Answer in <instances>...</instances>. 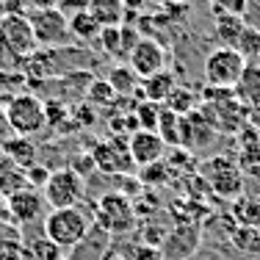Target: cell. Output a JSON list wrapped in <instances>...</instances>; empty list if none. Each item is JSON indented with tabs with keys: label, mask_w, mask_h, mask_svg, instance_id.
<instances>
[{
	"label": "cell",
	"mask_w": 260,
	"mask_h": 260,
	"mask_svg": "<svg viewBox=\"0 0 260 260\" xmlns=\"http://www.w3.org/2000/svg\"><path fill=\"white\" fill-rule=\"evenodd\" d=\"M94 219L86 213L83 208H61L50 210L45 219V238L53 246H58L61 252H70L72 246H78L86 238V233L91 230Z\"/></svg>",
	"instance_id": "1"
},
{
	"label": "cell",
	"mask_w": 260,
	"mask_h": 260,
	"mask_svg": "<svg viewBox=\"0 0 260 260\" xmlns=\"http://www.w3.org/2000/svg\"><path fill=\"white\" fill-rule=\"evenodd\" d=\"M6 122L11 127V136H22V139H30V136L42 133L45 125V100L30 91H20L14 94L6 105Z\"/></svg>",
	"instance_id": "2"
},
{
	"label": "cell",
	"mask_w": 260,
	"mask_h": 260,
	"mask_svg": "<svg viewBox=\"0 0 260 260\" xmlns=\"http://www.w3.org/2000/svg\"><path fill=\"white\" fill-rule=\"evenodd\" d=\"M91 219L108 235H125L136 227V208L130 197L111 191V194H103L100 202L91 208Z\"/></svg>",
	"instance_id": "3"
},
{
	"label": "cell",
	"mask_w": 260,
	"mask_h": 260,
	"mask_svg": "<svg viewBox=\"0 0 260 260\" xmlns=\"http://www.w3.org/2000/svg\"><path fill=\"white\" fill-rule=\"evenodd\" d=\"M202 180H208V188L221 200H238L244 197V172L238 169V160L227 155H213L200 166Z\"/></svg>",
	"instance_id": "4"
},
{
	"label": "cell",
	"mask_w": 260,
	"mask_h": 260,
	"mask_svg": "<svg viewBox=\"0 0 260 260\" xmlns=\"http://www.w3.org/2000/svg\"><path fill=\"white\" fill-rule=\"evenodd\" d=\"M42 197H45V202L53 210L80 208V202H83V197H86V180L80 175H75L70 166L55 169V172H50V177H47L45 194Z\"/></svg>",
	"instance_id": "5"
},
{
	"label": "cell",
	"mask_w": 260,
	"mask_h": 260,
	"mask_svg": "<svg viewBox=\"0 0 260 260\" xmlns=\"http://www.w3.org/2000/svg\"><path fill=\"white\" fill-rule=\"evenodd\" d=\"M30 28H34V39L39 50H58V47H70V22L58 9L50 11H30L28 17Z\"/></svg>",
	"instance_id": "6"
},
{
	"label": "cell",
	"mask_w": 260,
	"mask_h": 260,
	"mask_svg": "<svg viewBox=\"0 0 260 260\" xmlns=\"http://www.w3.org/2000/svg\"><path fill=\"white\" fill-rule=\"evenodd\" d=\"M197 111H200V116L216 130V133L238 136L241 130L249 125V108L241 105L235 97H230V100H219V103H200Z\"/></svg>",
	"instance_id": "7"
},
{
	"label": "cell",
	"mask_w": 260,
	"mask_h": 260,
	"mask_svg": "<svg viewBox=\"0 0 260 260\" xmlns=\"http://www.w3.org/2000/svg\"><path fill=\"white\" fill-rule=\"evenodd\" d=\"M0 50H6L14 58H30L39 47L34 39V28H30L25 14H3L0 17Z\"/></svg>",
	"instance_id": "8"
},
{
	"label": "cell",
	"mask_w": 260,
	"mask_h": 260,
	"mask_svg": "<svg viewBox=\"0 0 260 260\" xmlns=\"http://www.w3.org/2000/svg\"><path fill=\"white\" fill-rule=\"evenodd\" d=\"M246 61L238 55V50L219 47L205 58V80L216 89H235V83L244 75Z\"/></svg>",
	"instance_id": "9"
},
{
	"label": "cell",
	"mask_w": 260,
	"mask_h": 260,
	"mask_svg": "<svg viewBox=\"0 0 260 260\" xmlns=\"http://www.w3.org/2000/svg\"><path fill=\"white\" fill-rule=\"evenodd\" d=\"M202 246V224L191 221H177L169 235L160 244V257L164 260H191Z\"/></svg>",
	"instance_id": "10"
},
{
	"label": "cell",
	"mask_w": 260,
	"mask_h": 260,
	"mask_svg": "<svg viewBox=\"0 0 260 260\" xmlns=\"http://www.w3.org/2000/svg\"><path fill=\"white\" fill-rule=\"evenodd\" d=\"M91 160H94V169H100L111 177H125L136 169L127 152V141H122V139L97 141L94 150H91Z\"/></svg>",
	"instance_id": "11"
},
{
	"label": "cell",
	"mask_w": 260,
	"mask_h": 260,
	"mask_svg": "<svg viewBox=\"0 0 260 260\" xmlns=\"http://www.w3.org/2000/svg\"><path fill=\"white\" fill-rule=\"evenodd\" d=\"M127 67L141 80L152 78L160 70H166V50H164V45L155 42V39H150V36H141L139 45H136L133 50H130V55H127Z\"/></svg>",
	"instance_id": "12"
},
{
	"label": "cell",
	"mask_w": 260,
	"mask_h": 260,
	"mask_svg": "<svg viewBox=\"0 0 260 260\" xmlns=\"http://www.w3.org/2000/svg\"><path fill=\"white\" fill-rule=\"evenodd\" d=\"M6 208H9V219L14 221V227H28L34 221H39L42 208H45V197H42V191L28 185V188H22V191L9 197Z\"/></svg>",
	"instance_id": "13"
},
{
	"label": "cell",
	"mask_w": 260,
	"mask_h": 260,
	"mask_svg": "<svg viewBox=\"0 0 260 260\" xmlns=\"http://www.w3.org/2000/svg\"><path fill=\"white\" fill-rule=\"evenodd\" d=\"M166 150L169 147L160 141L158 133H150V130H136L133 136L127 139V152H130V160L133 166H150V164H158L164 160Z\"/></svg>",
	"instance_id": "14"
},
{
	"label": "cell",
	"mask_w": 260,
	"mask_h": 260,
	"mask_svg": "<svg viewBox=\"0 0 260 260\" xmlns=\"http://www.w3.org/2000/svg\"><path fill=\"white\" fill-rule=\"evenodd\" d=\"M216 130L208 125L205 119L200 116V111L188 116H180V147L188 152H197V150H205L216 141Z\"/></svg>",
	"instance_id": "15"
},
{
	"label": "cell",
	"mask_w": 260,
	"mask_h": 260,
	"mask_svg": "<svg viewBox=\"0 0 260 260\" xmlns=\"http://www.w3.org/2000/svg\"><path fill=\"white\" fill-rule=\"evenodd\" d=\"M108 249H111V235L103 227L91 224L86 238L67 252V260H105L108 257Z\"/></svg>",
	"instance_id": "16"
},
{
	"label": "cell",
	"mask_w": 260,
	"mask_h": 260,
	"mask_svg": "<svg viewBox=\"0 0 260 260\" xmlns=\"http://www.w3.org/2000/svg\"><path fill=\"white\" fill-rule=\"evenodd\" d=\"M0 158H6L11 166L25 172L36 164V144L22 136H11V139L0 141Z\"/></svg>",
	"instance_id": "17"
},
{
	"label": "cell",
	"mask_w": 260,
	"mask_h": 260,
	"mask_svg": "<svg viewBox=\"0 0 260 260\" xmlns=\"http://www.w3.org/2000/svg\"><path fill=\"white\" fill-rule=\"evenodd\" d=\"M86 11L100 28H119L125 22V0H86Z\"/></svg>",
	"instance_id": "18"
},
{
	"label": "cell",
	"mask_w": 260,
	"mask_h": 260,
	"mask_svg": "<svg viewBox=\"0 0 260 260\" xmlns=\"http://www.w3.org/2000/svg\"><path fill=\"white\" fill-rule=\"evenodd\" d=\"M235 100L241 105H246V108H252V105L260 103V67L255 64H246L244 67V75L241 80L235 83Z\"/></svg>",
	"instance_id": "19"
},
{
	"label": "cell",
	"mask_w": 260,
	"mask_h": 260,
	"mask_svg": "<svg viewBox=\"0 0 260 260\" xmlns=\"http://www.w3.org/2000/svg\"><path fill=\"white\" fill-rule=\"evenodd\" d=\"M216 36H219L221 47H230L235 50L246 30V20L244 17H235V14H216Z\"/></svg>",
	"instance_id": "20"
},
{
	"label": "cell",
	"mask_w": 260,
	"mask_h": 260,
	"mask_svg": "<svg viewBox=\"0 0 260 260\" xmlns=\"http://www.w3.org/2000/svg\"><path fill=\"white\" fill-rule=\"evenodd\" d=\"M175 86H177L175 75H172L169 70H160V72H155L152 78H144V80H141V94H144V100L164 105V100L169 97V91L175 89Z\"/></svg>",
	"instance_id": "21"
},
{
	"label": "cell",
	"mask_w": 260,
	"mask_h": 260,
	"mask_svg": "<svg viewBox=\"0 0 260 260\" xmlns=\"http://www.w3.org/2000/svg\"><path fill=\"white\" fill-rule=\"evenodd\" d=\"M164 108L177 114V116H188L200 108V94L194 89H188V86H175L169 91V97L164 100Z\"/></svg>",
	"instance_id": "22"
},
{
	"label": "cell",
	"mask_w": 260,
	"mask_h": 260,
	"mask_svg": "<svg viewBox=\"0 0 260 260\" xmlns=\"http://www.w3.org/2000/svg\"><path fill=\"white\" fill-rule=\"evenodd\" d=\"M108 86L116 91V97H127V94H136V91L141 89V78L136 75L133 70H130L127 64H116V67H111V72H108Z\"/></svg>",
	"instance_id": "23"
},
{
	"label": "cell",
	"mask_w": 260,
	"mask_h": 260,
	"mask_svg": "<svg viewBox=\"0 0 260 260\" xmlns=\"http://www.w3.org/2000/svg\"><path fill=\"white\" fill-rule=\"evenodd\" d=\"M227 241H230V246L238 252V255L260 257V230H257V227H241V224H235Z\"/></svg>",
	"instance_id": "24"
},
{
	"label": "cell",
	"mask_w": 260,
	"mask_h": 260,
	"mask_svg": "<svg viewBox=\"0 0 260 260\" xmlns=\"http://www.w3.org/2000/svg\"><path fill=\"white\" fill-rule=\"evenodd\" d=\"M67 22H70V36H72V39H80V42H86V45H91V42L100 39V30L103 28L89 17V11H78V14L70 17Z\"/></svg>",
	"instance_id": "25"
},
{
	"label": "cell",
	"mask_w": 260,
	"mask_h": 260,
	"mask_svg": "<svg viewBox=\"0 0 260 260\" xmlns=\"http://www.w3.org/2000/svg\"><path fill=\"white\" fill-rule=\"evenodd\" d=\"M233 221L241 227H257L260 230V200H249V197H238L233 202Z\"/></svg>",
	"instance_id": "26"
},
{
	"label": "cell",
	"mask_w": 260,
	"mask_h": 260,
	"mask_svg": "<svg viewBox=\"0 0 260 260\" xmlns=\"http://www.w3.org/2000/svg\"><path fill=\"white\" fill-rule=\"evenodd\" d=\"M155 133L160 136V141H164L166 147H180V116L172 114V111H166L164 105H160V116H158V130Z\"/></svg>",
	"instance_id": "27"
},
{
	"label": "cell",
	"mask_w": 260,
	"mask_h": 260,
	"mask_svg": "<svg viewBox=\"0 0 260 260\" xmlns=\"http://www.w3.org/2000/svg\"><path fill=\"white\" fill-rule=\"evenodd\" d=\"M0 260H25V249L20 244V233L3 227L0 230Z\"/></svg>",
	"instance_id": "28"
},
{
	"label": "cell",
	"mask_w": 260,
	"mask_h": 260,
	"mask_svg": "<svg viewBox=\"0 0 260 260\" xmlns=\"http://www.w3.org/2000/svg\"><path fill=\"white\" fill-rule=\"evenodd\" d=\"M133 116L139 122V130H150L155 133L158 130V116H160V105L158 103H150V100H141L133 105Z\"/></svg>",
	"instance_id": "29"
},
{
	"label": "cell",
	"mask_w": 260,
	"mask_h": 260,
	"mask_svg": "<svg viewBox=\"0 0 260 260\" xmlns=\"http://www.w3.org/2000/svg\"><path fill=\"white\" fill-rule=\"evenodd\" d=\"M238 55L246 61V64H255V61L260 58V30L255 25H246L244 30V36H241V42H238Z\"/></svg>",
	"instance_id": "30"
},
{
	"label": "cell",
	"mask_w": 260,
	"mask_h": 260,
	"mask_svg": "<svg viewBox=\"0 0 260 260\" xmlns=\"http://www.w3.org/2000/svg\"><path fill=\"white\" fill-rule=\"evenodd\" d=\"M172 180V169L166 166V160H158V164L141 166L139 169V183L141 185H164Z\"/></svg>",
	"instance_id": "31"
},
{
	"label": "cell",
	"mask_w": 260,
	"mask_h": 260,
	"mask_svg": "<svg viewBox=\"0 0 260 260\" xmlns=\"http://www.w3.org/2000/svg\"><path fill=\"white\" fill-rule=\"evenodd\" d=\"M86 100H89V105L103 108V105H111V103L116 100V91L108 86V80L94 78V80L89 83V89H86Z\"/></svg>",
	"instance_id": "32"
},
{
	"label": "cell",
	"mask_w": 260,
	"mask_h": 260,
	"mask_svg": "<svg viewBox=\"0 0 260 260\" xmlns=\"http://www.w3.org/2000/svg\"><path fill=\"white\" fill-rule=\"evenodd\" d=\"M70 105H67L64 100H55V97H50V100H45V125L47 127H58L61 122L70 119Z\"/></svg>",
	"instance_id": "33"
},
{
	"label": "cell",
	"mask_w": 260,
	"mask_h": 260,
	"mask_svg": "<svg viewBox=\"0 0 260 260\" xmlns=\"http://www.w3.org/2000/svg\"><path fill=\"white\" fill-rule=\"evenodd\" d=\"M100 47L114 58H125V50H122V28H103L100 30Z\"/></svg>",
	"instance_id": "34"
},
{
	"label": "cell",
	"mask_w": 260,
	"mask_h": 260,
	"mask_svg": "<svg viewBox=\"0 0 260 260\" xmlns=\"http://www.w3.org/2000/svg\"><path fill=\"white\" fill-rule=\"evenodd\" d=\"M246 166H260V141L257 144H244L238 152V169H246Z\"/></svg>",
	"instance_id": "35"
},
{
	"label": "cell",
	"mask_w": 260,
	"mask_h": 260,
	"mask_svg": "<svg viewBox=\"0 0 260 260\" xmlns=\"http://www.w3.org/2000/svg\"><path fill=\"white\" fill-rule=\"evenodd\" d=\"M47 177H50V172L45 169V166H30V169H25V180H28V185L30 188H36L39 191V185L45 188V183H47Z\"/></svg>",
	"instance_id": "36"
},
{
	"label": "cell",
	"mask_w": 260,
	"mask_h": 260,
	"mask_svg": "<svg viewBox=\"0 0 260 260\" xmlns=\"http://www.w3.org/2000/svg\"><path fill=\"white\" fill-rule=\"evenodd\" d=\"M130 260H164V257H160V249H155V246L139 244V246H133V252H130Z\"/></svg>",
	"instance_id": "37"
},
{
	"label": "cell",
	"mask_w": 260,
	"mask_h": 260,
	"mask_svg": "<svg viewBox=\"0 0 260 260\" xmlns=\"http://www.w3.org/2000/svg\"><path fill=\"white\" fill-rule=\"evenodd\" d=\"M34 11H50V9H58L61 0H28Z\"/></svg>",
	"instance_id": "38"
},
{
	"label": "cell",
	"mask_w": 260,
	"mask_h": 260,
	"mask_svg": "<svg viewBox=\"0 0 260 260\" xmlns=\"http://www.w3.org/2000/svg\"><path fill=\"white\" fill-rule=\"evenodd\" d=\"M6 139H11V127L6 122V111L0 108V141H6Z\"/></svg>",
	"instance_id": "39"
},
{
	"label": "cell",
	"mask_w": 260,
	"mask_h": 260,
	"mask_svg": "<svg viewBox=\"0 0 260 260\" xmlns=\"http://www.w3.org/2000/svg\"><path fill=\"white\" fill-rule=\"evenodd\" d=\"M249 125L255 127V130H260V103L249 108Z\"/></svg>",
	"instance_id": "40"
},
{
	"label": "cell",
	"mask_w": 260,
	"mask_h": 260,
	"mask_svg": "<svg viewBox=\"0 0 260 260\" xmlns=\"http://www.w3.org/2000/svg\"><path fill=\"white\" fill-rule=\"evenodd\" d=\"M9 208H6V200L3 197H0V230H3V227H9Z\"/></svg>",
	"instance_id": "41"
},
{
	"label": "cell",
	"mask_w": 260,
	"mask_h": 260,
	"mask_svg": "<svg viewBox=\"0 0 260 260\" xmlns=\"http://www.w3.org/2000/svg\"><path fill=\"white\" fill-rule=\"evenodd\" d=\"M164 3H180V0H164Z\"/></svg>",
	"instance_id": "42"
}]
</instances>
